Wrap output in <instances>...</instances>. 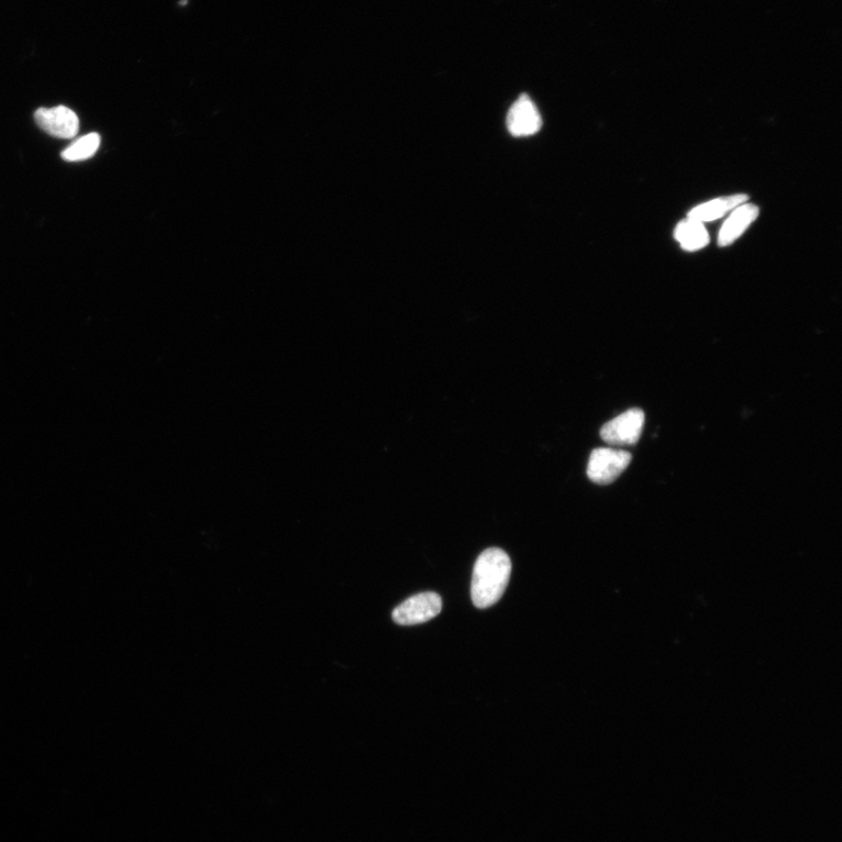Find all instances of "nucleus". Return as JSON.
<instances>
[{
    "instance_id": "obj_3",
    "label": "nucleus",
    "mask_w": 842,
    "mask_h": 842,
    "mask_svg": "<svg viewBox=\"0 0 842 842\" xmlns=\"http://www.w3.org/2000/svg\"><path fill=\"white\" fill-rule=\"evenodd\" d=\"M645 426V413L640 409H631L603 425L600 436L603 442L613 446H632L638 444Z\"/></svg>"
},
{
    "instance_id": "obj_1",
    "label": "nucleus",
    "mask_w": 842,
    "mask_h": 842,
    "mask_svg": "<svg viewBox=\"0 0 842 842\" xmlns=\"http://www.w3.org/2000/svg\"><path fill=\"white\" fill-rule=\"evenodd\" d=\"M511 561L502 549L490 547L474 565L472 600L478 609H488L502 598L510 579Z\"/></svg>"
},
{
    "instance_id": "obj_4",
    "label": "nucleus",
    "mask_w": 842,
    "mask_h": 842,
    "mask_svg": "<svg viewBox=\"0 0 842 842\" xmlns=\"http://www.w3.org/2000/svg\"><path fill=\"white\" fill-rule=\"evenodd\" d=\"M443 610L442 597L435 592L416 595L400 603L392 613L396 624L411 627L424 624L441 614Z\"/></svg>"
},
{
    "instance_id": "obj_5",
    "label": "nucleus",
    "mask_w": 842,
    "mask_h": 842,
    "mask_svg": "<svg viewBox=\"0 0 842 842\" xmlns=\"http://www.w3.org/2000/svg\"><path fill=\"white\" fill-rule=\"evenodd\" d=\"M34 119L36 124L53 137L70 140L79 132L78 115L65 106L41 108L35 112Z\"/></svg>"
},
{
    "instance_id": "obj_7",
    "label": "nucleus",
    "mask_w": 842,
    "mask_h": 842,
    "mask_svg": "<svg viewBox=\"0 0 842 842\" xmlns=\"http://www.w3.org/2000/svg\"><path fill=\"white\" fill-rule=\"evenodd\" d=\"M758 213V208L753 204H745L736 208L720 231L719 245L729 246L739 240L750 224L756 221Z\"/></svg>"
},
{
    "instance_id": "obj_9",
    "label": "nucleus",
    "mask_w": 842,
    "mask_h": 842,
    "mask_svg": "<svg viewBox=\"0 0 842 842\" xmlns=\"http://www.w3.org/2000/svg\"><path fill=\"white\" fill-rule=\"evenodd\" d=\"M675 237L683 248L690 252L699 251L709 244V235L703 224L690 218L677 225Z\"/></svg>"
},
{
    "instance_id": "obj_2",
    "label": "nucleus",
    "mask_w": 842,
    "mask_h": 842,
    "mask_svg": "<svg viewBox=\"0 0 842 842\" xmlns=\"http://www.w3.org/2000/svg\"><path fill=\"white\" fill-rule=\"evenodd\" d=\"M632 455L624 450L596 448L588 465L589 479L600 486L613 484L630 466Z\"/></svg>"
},
{
    "instance_id": "obj_8",
    "label": "nucleus",
    "mask_w": 842,
    "mask_h": 842,
    "mask_svg": "<svg viewBox=\"0 0 842 842\" xmlns=\"http://www.w3.org/2000/svg\"><path fill=\"white\" fill-rule=\"evenodd\" d=\"M746 200L747 196L745 195L713 199L706 204L693 209L689 212V218L702 224L705 222L717 221V219L744 204Z\"/></svg>"
},
{
    "instance_id": "obj_6",
    "label": "nucleus",
    "mask_w": 842,
    "mask_h": 842,
    "mask_svg": "<svg viewBox=\"0 0 842 842\" xmlns=\"http://www.w3.org/2000/svg\"><path fill=\"white\" fill-rule=\"evenodd\" d=\"M542 123L538 107L527 95L521 96L509 109L507 128L512 136H533L541 131Z\"/></svg>"
},
{
    "instance_id": "obj_10",
    "label": "nucleus",
    "mask_w": 842,
    "mask_h": 842,
    "mask_svg": "<svg viewBox=\"0 0 842 842\" xmlns=\"http://www.w3.org/2000/svg\"><path fill=\"white\" fill-rule=\"evenodd\" d=\"M100 144L101 136L99 134H88L68 146V148L62 153V157L67 162L88 159L98 153Z\"/></svg>"
}]
</instances>
